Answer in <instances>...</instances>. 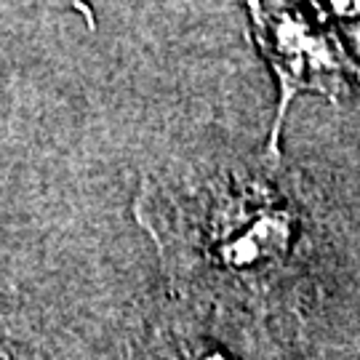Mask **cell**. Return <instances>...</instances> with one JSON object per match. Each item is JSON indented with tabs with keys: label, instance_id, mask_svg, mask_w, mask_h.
Returning a JSON list of instances; mask_svg holds the SVG:
<instances>
[{
	"label": "cell",
	"instance_id": "1",
	"mask_svg": "<svg viewBox=\"0 0 360 360\" xmlns=\"http://www.w3.org/2000/svg\"><path fill=\"white\" fill-rule=\"evenodd\" d=\"M248 8L257 27L259 49L267 56L281 83V102L270 134V150L278 155V136L291 99L304 91L339 99L352 83H360V67L349 59L331 30L315 27L294 6L251 3Z\"/></svg>",
	"mask_w": 360,
	"mask_h": 360
},
{
	"label": "cell",
	"instance_id": "2",
	"mask_svg": "<svg viewBox=\"0 0 360 360\" xmlns=\"http://www.w3.org/2000/svg\"><path fill=\"white\" fill-rule=\"evenodd\" d=\"M288 240V219L283 214H262L251 227L235 235L224 245V257L235 264H254L267 257H278Z\"/></svg>",
	"mask_w": 360,
	"mask_h": 360
}]
</instances>
